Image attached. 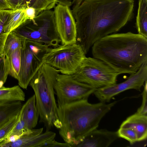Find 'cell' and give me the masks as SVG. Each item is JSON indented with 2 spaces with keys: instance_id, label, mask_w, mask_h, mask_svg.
I'll list each match as a JSON object with an SVG mask.
<instances>
[{
  "instance_id": "cell-1",
  "label": "cell",
  "mask_w": 147,
  "mask_h": 147,
  "mask_svg": "<svg viewBox=\"0 0 147 147\" xmlns=\"http://www.w3.org/2000/svg\"><path fill=\"white\" fill-rule=\"evenodd\" d=\"M134 0H76L72 10L76 43L86 55L94 43L118 32L134 17Z\"/></svg>"
},
{
  "instance_id": "cell-2",
  "label": "cell",
  "mask_w": 147,
  "mask_h": 147,
  "mask_svg": "<svg viewBox=\"0 0 147 147\" xmlns=\"http://www.w3.org/2000/svg\"><path fill=\"white\" fill-rule=\"evenodd\" d=\"M92 52L120 74L131 75L147 62V38L131 32L111 34L95 42Z\"/></svg>"
},
{
  "instance_id": "cell-3",
  "label": "cell",
  "mask_w": 147,
  "mask_h": 147,
  "mask_svg": "<svg viewBox=\"0 0 147 147\" xmlns=\"http://www.w3.org/2000/svg\"><path fill=\"white\" fill-rule=\"evenodd\" d=\"M117 102L92 104L85 99L57 105L60 135L71 147H76L86 135L97 128L102 118Z\"/></svg>"
},
{
  "instance_id": "cell-4",
  "label": "cell",
  "mask_w": 147,
  "mask_h": 147,
  "mask_svg": "<svg viewBox=\"0 0 147 147\" xmlns=\"http://www.w3.org/2000/svg\"><path fill=\"white\" fill-rule=\"evenodd\" d=\"M59 73L58 70L43 63L29 84L34 93L39 122L44 124L46 130L53 126L59 129L61 127L54 95L55 84Z\"/></svg>"
},
{
  "instance_id": "cell-5",
  "label": "cell",
  "mask_w": 147,
  "mask_h": 147,
  "mask_svg": "<svg viewBox=\"0 0 147 147\" xmlns=\"http://www.w3.org/2000/svg\"><path fill=\"white\" fill-rule=\"evenodd\" d=\"M22 38L55 47L61 43L55 27L54 11L41 12L13 31Z\"/></svg>"
},
{
  "instance_id": "cell-6",
  "label": "cell",
  "mask_w": 147,
  "mask_h": 147,
  "mask_svg": "<svg viewBox=\"0 0 147 147\" xmlns=\"http://www.w3.org/2000/svg\"><path fill=\"white\" fill-rule=\"evenodd\" d=\"M119 74L101 60L86 57L73 75L77 81L97 89L116 84Z\"/></svg>"
},
{
  "instance_id": "cell-7",
  "label": "cell",
  "mask_w": 147,
  "mask_h": 147,
  "mask_svg": "<svg viewBox=\"0 0 147 147\" xmlns=\"http://www.w3.org/2000/svg\"><path fill=\"white\" fill-rule=\"evenodd\" d=\"M82 47L76 43L49 47L42 62L58 70L61 74L71 75L76 72L86 57Z\"/></svg>"
},
{
  "instance_id": "cell-8",
  "label": "cell",
  "mask_w": 147,
  "mask_h": 147,
  "mask_svg": "<svg viewBox=\"0 0 147 147\" xmlns=\"http://www.w3.org/2000/svg\"><path fill=\"white\" fill-rule=\"evenodd\" d=\"M49 47L25 40L21 48V61L17 80L21 88L26 89L34 76L43 63L42 58Z\"/></svg>"
},
{
  "instance_id": "cell-9",
  "label": "cell",
  "mask_w": 147,
  "mask_h": 147,
  "mask_svg": "<svg viewBox=\"0 0 147 147\" xmlns=\"http://www.w3.org/2000/svg\"><path fill=\"white\" fill-rule=\"evenodd\" d=\"M96 89L79 82L73 75L59 74L55 84L57 105H63L88 99Z\"/></svg>"
},
{
  "instance_id": "cell-10",
  "label": "cell",
  "mask_w": 147,
  "mask_h": 147,
  "mask_svg": "<svg viewBox=\"0 0 147 147\" xmlns=\"http://www.w3.org/2000/svg\"><path fill=\"white\" fill-rule=\"evenodd\" d=\"M147 81V62L144 63L135 73L124 81L96 89L93 93L100 102H110L115 96L126 90L134 89L140 91L142 86Z\"/></svg>"
},
{
  "instance_id": "cell-11",
  "label": "cell",
  "mask_w": 147,
  "mask_h": 147,
  "mask_svg": "<svg viewBox=\"0 0 147 147\" xmlns=\"http://www.w3.org/2000/svg\"><path fill=\"white\" fill-rule=\"evenodd\" d=\"M53 11L56 31L61 45L76 43V24L69 7L58 3Z\"/></svg>"
},
{
  "instance_id": "cell-12",
  "label": "cell",
  "mask_w": 147,
  "mask_h": 147,
  "mask_svg": "<svg viewBox=\"0 0 147 147\" xmlns=\"http://www.w3.org/2000/svg\"><path fill=\"white\" fill-rule=\"evenodd\" d=\"M43 130V128L32 129L14 141L0 144V147H41L44 144L54 139L56 135L49 130L42 133Z\"/></svg>"
},
{
  "instance_id": "cell-13",
  "label": "cell",
  "mask_w": 147,
  "mask_h": 147,
  "mask_svg": "<svg viewBox=\"0 0 147 147\" xmlns=\"http://www.w3.org/2000/svg\"><path fill=\"white\" fill-rule=\"evenodd\" d=\"M119 138L117 131L96 128L86 135L76 147H107Z\"/></svg>"
},
{
  "instance_id": "cell-14",
  "label": "cell",
  "mask_w": 147,
  "mask_h": 147,
  "mask_svg": "<svg viewBox=\"0 0 147 147\" xmlns=\"http://www.w3.org/2000/svg\"><path fill=\"white\" fill-rule=\"evenodd\" d=\"M120 127L132 129L136 133L138 142L144 140L147 137V115L136 112L128 117Z\"/></svg>"
},
{
  "instance_id": "cell-15",
  "label": "cell",
  "mask_w": 147,
  "mask_h": 147,
  "mask_svg": "<svg viewBox=\"0 0 147 147\" xmlns=\"http://www.w3.org/2000/svg\"><path fill=\"white\" fill-rule=\"evenodd\" d=\"M20 112L27 129H31L36 126L39 115L34 94L23 105Z\"/></svg>"
},
{
  "instance_id": "cell-16",
  "label": "cell",
  "mask_w": 147,
  "mask_h": 147,
  "mask_svg": "<svg viewBox=\"0 0 147 147\" xmlns=\"http://www.w3.org/2000/svg\"><path fill=\"white\" fill-rule=\"evenodd\" d=\"M24 6L16 9H10L8 18L3 27V31L9 34L13 31L28 20L25 13Z\"/></svg>"
},
{
  "instance_id": "cell-17",
  "label": "cell",
  "mask_w": 147,
  "mask_h": 147,
  "mask_svg": "<svg viewBox=\"0 0 147 147\" xmlns=\"http://www.w3.org/2000/svg\"><path fill=\"white\" fill-rule=\"evenodd\" d=\"M22 105L21 101L0 103V129L20 113Z\"/></svg>"
},
{
  "instance_id": "cell-18",
  "label": "cell",
  "mask_w": 147,
  "mask_h": 147,
  "mask_svg": "<svg viewBox=\"0 0 147 147\" xmlns=\"http://www.w3.org/2000/svg\"><path fill=\"white\" fill-rule=\"evenodd\" d=\"M25 94L19 85L11 87L3 86L0 88V103L16 101H24Z\"/></svg>"
},
{
  "instance_id": "cell-19",
  "label": "cell",
  "mask_w": 147,
  "mask_h": 147,
  "mask_svg": "<svg viewBox=\"0 0 147 147\" xmlns=\"http://www.w3.org/2000/svg\"><path fill=\"white\" fill-rule=\"evenodd\" d=\"M147 0H139L135 23L138 34L147 38Z\"/></svg>"
},
{
  "instance_id": "cell-20",
  "label": "cell",
  "mask_w": 147,
  "mask_h": 147,
  "mask_svg": "<svg viewBox=\"0 0 147 147\" xmlns=\"http://www.w3.org/2000/svg\"><path fill=\"white\" fill-rule=\"evenodd\" d=\"M21 53V48H18L9 56L6 57L8 67L9 75L17 80L20 69Z\"/></svg>"
},
{
  "instance_id": "cell-21",
  "label": "cell",
  "mask_w": 147,
  "mask_h": 147,
  "mask_svg": "<svg viewBox=\"0 0 147 147\" xmlns=\"http://www.w3.org/2000/svg\"><path fill=\"white\" fill-rule=\"evenodd\" d=\"M25 39L22 38L14 31L8 35L5 44L3 55L7 57L15 50L22 48Z\"/></svg>"
},
{
  "instance_id": "cell-22",
  "label": "cell",
  "mask_w": 147,
  "mask_h": 147,
  "mask_svg": "<svg viewBox=\"0 0 147 147\" xmlns=\"http://www.w3.org/2000/svg\"><path fill=\"white\" fill-rule=\"evenodd\" d=\"M32 129H27L20 112L19 119L16 124L6 138L0 144L14 141L22 135L30 132Z\"/></svg>"
},
{
  "instance_id": "cell-23",
  "label": "cell",
  "mask_w": 147,
  "mask_h": 147,
  "mask_svg": "<svg viewBox=\"0 0 147 147\" xmlns=\"http://www.w3.org/2000/svg\"><path fill=\"white\" fill-rule=\"evenodd\" d=\"M10 9L0 10V57L3 55V52L5 42L9 33L3 30L4 25L6 21Z\"/></svg>"
},
{
  "instance_id": "cell-24",
  "label": "cell",
  "mask_w": 147,
  "mask_h": 147,
  "mask_svg": "<svg viewBox=\"0 0 147 147\" xmlns=\"http://www.w3.org/2000/svg\"><path fill=\"white\" fill-rule=\"evenodd\" d=\"M117 132L119 138L126 140L131 144H133L138 142L136 133L132 129L120 127Z\"/></svg>"
},
{
  "instance_id": "cell-25",
  "label": "cell",
  "mask_w": 147,
  "mask_h": 147,
  "mask_svg": "<svg viewBox=\"0 0 147 147\" xmlns=\"http://www.w3.org/2000/svg\"><path fill=\"white\" fill-rule=\"evenodd\" d=\"M19 114L13 117L0 129V143L6 138L16 124Z\"/></svg>"
},
{
  "instance_id": "cell-26",
  "label": "cell",
  "mask_w": 147,
  "mask_h": 147,
  "mask_svg": "<svg viewBox=\"0 0 147 147\" xmlns=\"http://www.w3.org/2000/svg\"><path fill=\"white\" fill-rule=\"evenodd\" d=\"M9 75L8 67L6 57H0V88L3 86Z\"/></svg>"
},
{
  "instance_id": "cell-27",
  "label": "cell",
  "mask_w": 147,
  "mask_h": 147,
  "mask_svg": "<svg viewBox=\"0 0 147 147\" xmlns=\"http://www.w3.org/2000/svg\"><path fill=\"white\" fill-rule=\"evenodd\" d=\"M142 97V105L136 112L140 115H147V81L144 84Z\"/></svg>"
},
{
  "instance_id": "cell-28",
  "label": "cell",
  "mask_w": 147,
  "mask_h": 147,
  "mask_svg": "<svg viewBox=\"0 0 147 147\" xmlns=\"http://www.w3.org/2000/svg\"><path fill=\"white\" fill-rule=\"evenodd\" d=\"M71 147V146L69 144L67 143L59 142L56 141L54 139L46 142L41 146V147Z\"/></svg>"
},
{
  "instance_id": "cell-29",
  "label": "cell",
  "mask_w": 147,
  "mask_h": 147,
  "mask_svg": "<svg viewBox=\"0 0 147 147\" xmlns=\"http://www.w3.org/2000/svg\"><path fill=\"white\" fill-rule=\"evenodd\" d=\"M25 13L28 20H33L36 16L35 9L33 7H27L25 9Z\"/></svg>"
},
{
  "instance_id": "cell-30",
  "label": "cell",
  "mask_w": 147,
  "mask_h": 147,
  "mask_svg": "<svg viewBox=\"0 0 147 147\" xmlns=\"http://www.w3.org/2000/svg\"><path fill=\"white\" fill-rule=\"evenodd\" d=\"M12 9H16L21 7L24 0H6Z\"/></svg>"
},
{
  "instance_id": "cell-31",
  "label": "cell",
  "mask_w": 147,
  "mask_h": 147,
  "mask_svg": "<svg viewBox=\"0 0 147 147\" xmlns=\"http://www.w3.org/2000/svg\"><path fill=\"white\" fill-rule=\"evenodd\" d=\"M5 9H12L6 0H0V10Z\"/></svg>"
},
{
  "instance_id": "cell-32",
  "label": "cell",
  "mask_w": 147,
  "mask_h": 147,
  "mask_svg": "<svg viewBox=\"0 0 147 147\" xmlns=\"http://www.w3.org/2000/svg\"><path fill=\"white\" fill-rule=\"evenodd\" d=\"M36 0H24L21 6L27 7H32Z\"/></svg>"
},
{
  "instance_id": "cell-33",
  "label": "cell",
  "mask_w": 147,
  "mask_h": 147,
  "mask_svg": "<svg viewBox=\"0 0 147 147\" xmlns=\"http://www.w3.org/2000/svg\"><path fill=\"white\" fill-rule=\"evenodd\" d=\"M74 1H76V0H74Z\"/></svg>"
}]
</instances>
